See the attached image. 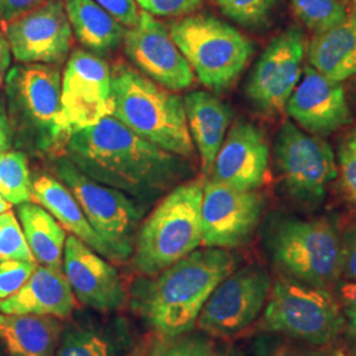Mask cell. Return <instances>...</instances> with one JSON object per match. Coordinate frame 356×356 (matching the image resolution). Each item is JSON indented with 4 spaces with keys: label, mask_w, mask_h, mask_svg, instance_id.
<instances>
[{
    "label": "cell",
    "mask_w": 356,
    "mask_h": 356,
    "mask_svg": "<svg viewBox=\"0 0 356 356\" xmlns=\"http://www.w3.org/2000/svg\"><path fill=\"white\" fill-rule=\"evenodd\" d=\"M67 152L88 177L138 198L166 191L182 170L179 156L145 140L114 116L73 132Z\"/></svg>",
    "instance_id": "1"
},
{
    "label": "cell",
    "mask_w": 356,
    "mask_h": 356,
    "mask_svg": "<svg viewBox=\"0 0 356 356\" xmlns=\"http://www.w3.org/2000/svg\"><path fill=\"white\" fill-rule=\"evenodd\" d=\"M236 264L227 250H195L160 273L136 281L131 288V309L157 337L191 332L211 293Z\"/></svg>",
    "instance_id": "2"
},
{
    "label": "cell",
    "mask_w": 356,
    "mask_h": 356,
    "mask_svg": "<svg viewBox=\"0 0 356 356\" xmlns=\"http://www.w3.org/2000/svg\"><path fill=\"white\" fill-rule=\"evenodd\" d=\"M111 116L145 140L181 157L194 153L185 104L172 91L119 64L111 72Z\"/></svg>",
    "instance_id": "3"
},
{
    "label": "cell",
    "mask_w": 356,
    "mask_h": 356,
    "mask_svg": "<svg viewBox=\"0 0 356 356\" xmlns=\"http://www.w3.org/2000/svg\"><path fill=\"white\" fill-rule=\"evenodd\" d=\"M202 195L201 179L182 184L147 218L132 254V264L140 275L154 276L201 245Z\"/></svg>",
    "instance_id": "4"
},
{
    "label": "cell",
    "mask_w": 356,
    "mask_h": 356,
    "mask_svg": "<svg viewBox=\"0 0 356 356\" xmlns=\"http://www.w3.org/2000/svg\"><path fill=\"white\" fill-rule=\"evenodd\" d=\"M178 49L206 88H229L254 54V44L236 28L210 15H191L169 28Z\"/></svg>",
    "instance_id": "5"
},
{
    "label": "cell",
    "mask_w": 356,
    "mask_h": 356,
    "mask_svg": "<svg viewBox=\"0 0 356 356\" xmlns=\"http://www.w3.org/2000/svg\"><path fill=\"white\" fill-rule=\"evenodd\" d=\"M260 327L322 346L341 335L344 316L327 289L284 276L272 284Z\"/></svg>",
    "instance_id": "6"
},
{
    "label": "cell",
    "mask_w": 356,
    "mask_h": 356,
    "mask_svg": "<svg viewBox=\"0 0 356 356\" xmlns=\"http://www.w3.org/2000/svg\"><path fill=\"white\" fill-rule=\"evenodd\" d=\"M268 244L288 277L325 289L341 277V236L325 219H285L270 231Z\"/></svg>",
    "instance_id": "7"
},
{
    "label": "cell",
    "mask_w": 356,
    "mask_h": 356,
    "mask_svg": "<svg viewBox=\"0 0 356 356\" xmlns=\"http://www.w3.org/2000/svg\"><path fill=\"white\" fill-rule=\"evenodd\" d=\"M56 172L76 197L91 227L113 248L119 263H124L134 254L140 209L126 193L88 177L70 159H60Z\"/></svg>",
    "instance_id": "8"
},
{
    "label": "cell",
    "mask_w": 356,
    "mask_h": 356,
    "mask_svg": "<svg viewBox=\"0 0 356 356\" xmlns=\"http://www.w3.org/2000/svg\"><path fill=\"white\" fill-rule=\"evenodd\" d=\"M275 156L286 191L304 204H319L338 176L330 145L291 122L281 126Z\"/></svg>",
    "instance_id": "9"
},
{
    "label": "cell",
    "mask_w": 356,
    "mask_h": 356,
    "mask_svg": "<svg viewBox=\"0 0 356 356\" xmlns=\"http://www.w3.org/2000/svg\"><path fill=\"white\" fill-rule=\"evenodd\" d=\"M270 288L272 280L264 268L235 269L206 301L195 322L197 327L216 338L238 335L259 318Z\"/></svg>",
    "instance_id": "10"
},
{
    "label": "cell",
    "mask_w": 356,
    "mask_h": 356,
    "mask_svg": "<svg viewBox=\"0 0 356 356\" xmlns=\"http://www.w3.org/2000/svg\"><path fill=\"white\" fill-rule=\"evenodd\" d=\"M113 115L111 69L101 57L76 51L69 58L61 79V135L91 127Z\"/></svg>",
    "instance_id": "11"
},
{
    "label": "cell",
    "mask_w": 356,
    "mask_h": 356,
    "mask_svg": "<svg viewBox=\"0 0 356 356\" xmlns=\"http://www.w3.org/2000/svg\"><path fill=\"white\" fill-rule=\"evenodd\" d=\"M306 42L298 28H288L268 44L248 78L245 94L267 116L280 115L304 73Z\"/></svg>",
    "instance_id": "12"
},
{
    "label": "cell",
    "mask_w": 356,
    "mask_h": 356,
    "mask_svg": "<svg viewBox=\"0 0 356 356\" xmlns=\"http://www.w3.org/2000/svg\"><path fill=\"white\" fill-rule=\"evenodd\" d=\"M264 210V197L257 191H243L204 182L202 243L209 248H236L250 242Z\"/></svg>",
    "instance_id": "13"
},
{
    "label": "cell",
    "mask_w": 356,
    "mask_h": 356,
    "mask_svg": "<svg viewBox=\"0 0 356 356\" xmlns=\"http://www.w3.org/2000/svg\"><path fill=\"white\" fill-rule=\"evenodd\" d=\"M61 74L54 65L28 64L11 70L7 78L13 113L26 128L49 145L60 136Z\"/></svg>",
    "instance_id": "14"
},
{
    "label": "cell",
    "mask_w": 356,
    "mask_h": 356,
    "mask_svg": "<svg viewBox=\"0 0 356 356\" xmlns=\"http://www.w3.org/2000/svg\"><path fill=\"white\" fill-rule=\"evenodd\" d=\"M72 35L64 0H49L6 24L10 49L24 64H63L72 47Z\"/></svg>",
    "instance_id": "15"
},
{
    "label": "cell",
    "mask_w": 356,
    "mask_h": 356,
    "mask_svg": "<svg viewBox=\"0 0 356 356\" xmlns=\"http://www.w3.org/2000/svg\"><path fill=\"white\" fill-rule=\"evenodd\" d=\"M128 58L156 83L169 90L191 88L194 72L178 49L169 29L151 13L143 11L138 24L123 38Z\"/></svg>",
    "instance_id": "16"
},
{
    "label": "cell",
    "mask_w": 356,
    "mask_h": 356,
    "mask_svg": "<svg viewBox=\"0 0 356 356\" xmlns=\"http://www.w3.org/2000/svg\"><path fill=\"white\" fill-rule=\"evenodd\" d=\"M63 270L83 305L98 312H114L126 304L127 292L118 270L74 235L66 238Z\"/></svg>",
    "instance_id": "17"
},
{
    "label": "cell",
    "mask_w": 356,
    "mask_h": 356,
    "mask_svg": "<svg viewBox=\"0 0 356 356\" xmlns=\"http://www.w3.org/2000/svg\"><path fill=\"white\" fill-rule=\"evenodd\" d=\"M285 110L298 127L321 138L353 122L342 82L331 81L312 66H306Z\"/></svg>",
    "instance_id": "18"
},
{
    "label": "cell",
    "mask_w": 356,
    "mask_h": 356,
    "mask_svg": "<svg viewBox=\"0 0 356 356\" xmlns=\"http://www.w3.org/2000/svg\"><path fill=\"white\" fill-rule=\"evenodd\" d=\"M268 166L266 134L254 123L238 120L216 154L210 179L238 191H256L267 179Z\"/></svg>",
    "instance_id": "19"
},
{
    "label": "cell",
    "mask_w": 356,
    "mask_h": 356,
    "mask_svg": "<svg viewBox=\"0 0 356 356\" xmlns=\"http://www.w3.org/2000/svg\"><path fill=\"white\" fill-rule=\"evenodd\" d=\"M76 307V296L64 270L38 264L20 291L0 300V314H38L67 318Z\"/></svg>",
    "instance_id": "20"
},
{
    "label": "cell",
    "mask_w": 356,
    "mask_h": 356,
    "mask_svg": "<svg viewBox=\"0 0 356 356\" xmlns=\"http://www.w3.org/2000/svg\"><path fill=\"white\" fill-rule=\"evenodd\" d=\"M32 195L56 220L79 241L86 243L98 254L119 263L113 248L91 227L76 197L64 184L49 175H38L32 179Z\"/></svg>",
    "instance_id": "21"
},
{
    "label": "cell",
    "mask_w": 356,
    "mask_h": 356,
    "mask_svg": "<svg viewBox=\"0 0 356 356\" xmlns=\"http://www.w3.org/2000/svg\"><path fill=\"white\" fill-rule=\"evenodd\" d=\"M185 113L193 144H195L204 175H210L229 128L232 113L226 103L207 91L185 97Z\"/></svg>",
    "instance_id": "22"
},
{
    "label": "cell",
    "mask_w": 356,
    "mask_h": 356,
    "mask_svg": "<svg viewBox=\"0 0 356 356\" xmlns=\"http://www.w3.org/2000/svg\"><path fill=\"white\" fill-rule=\"evenodd\" d=\"M309 66L335 82L356 76V13L316 33L307 45Z\"/></svg>",
    "instance_id": "23"
},
{
    "label": "cell",
    "mask_w": 356,
    "mask_h": 356,
    "mask_svg": "<svg viewBox=\"0 0 356 356\" xmlns=\"http://www.w3.org/2000/svg\"><path fill=\"white\" fill-rule=\"evenodd\" d=\"M63 325L51 316L0 314V342L8 356H54Z\"/></svg>",
    "instance_id": "24"
},
{
    "label": "cell",
    "mask_w": 356,
    "mask_h": 356,
    "mask_svg": "<svg viewBox=\"0 0 356 356\" xmlns=\"http://www.w3.org/2000/svg\"><path fill=\"white\" fill-rule=\"evenodd\" d=\"M64 6L72 31L85 48L104 53L123 41V24L94 0H64Z\"/></svg>",
    "instance_id": "25"
},
{
    "label": "cell",
    "mask_w": 356,
    "mask_h": 356,
    "mask_svg": "<svg viewBox=\"0 0 356 356\" xmlns=\"http://www.w3.org/2000/svg\"><path fill=\"white\" fill-rule=\"evenodd\" d=\"M17 214L26 243L38 266L63 270L66 231L49 211L38 204H19Z\"/></svg>",
    "instance_id": "26"
},
{
    "label": "cell",
    "mask_w": 356,
    "mask_h": 356,
    "mask_svg": "<svg viewBox=\"0 0 356 356\" xmlns=\"http://www.w3.org/2000/svg\"><path fill=\"white\" fill-rule=\"evenodd\" d=\"M132 339L120 321L66 331L54 356H128Z\"/></svg>",
    "instance_id": "27"
},
{
    "label": "cell",
    "mask_w": 356,
    "mask_h": 356,
    "mask_svg": "<svg viewBox=\"0 0 356 356\" xmlns=\"http://www.w3.org/2000/svg\"><path fill=\"white\" fill-rule=\"evenodd\" d=\"M0 193L11 204H26L33 198L32 178L23 153H0Z\"/></svg>",
    "instance_id": "28"
},
{
    "label": "cell",
    "mask_w": 356,
    "mask_h": 356,
    "mask_svg": "<svg viewBox=\"0 0 356 356\" xmlns=\"http://www.w3.org/2000/svg\"><path fill=\"white\" fill-rule=\"evenodd\" d=\"M298 19L318 33L342 23L350 15L347 0H291Z\"/></svg>",
    "instance_id": "29"
},
{
    "label": "cell",
    "mask_w": 356,
    "mask_h": 356,
    "mask_svg": "<svg viewBox=\"0 0 356 356\" xmlns=\"http://www.w3.org/2000/svg\"><path fill=\"white\" fill-rule=\"evenodd\" d=\"M231 20L247 28L267 26L277 0H211Z\"/></svg>",
    "instance_id": "30"
},
{
    "label": "cell",
    "mask_w": 356,
    "mask_h": 356,
    "mask_svg": "<svg viewBox=\"0 0 356 356\" xmlns=\"http://www.w3.org/2000/svg\"><path fill=\"white\" fill-rule=\"evenodd\" d=\"M214 343L202 335L182 334L173 338L157 337L147 356H214Z\"/></svg>",
    "instance_id": "31"
},
{
    "label": "cell",
    "mask_w": 356,
    "mask_h": 356,
    "mask_svg": "<svg viewBox=\"0 0 356 356\" xmlns=\"http://www.w3.org/2000/svg\"><path fill=\"white\" fill-rule=\"evenodd\" d=\"M6 260L36 261L22 225L10 210L0 214V261Z\"/></svg>",
    "instance_id": "32"
},
{
    "label": "cell",
    "mask_w": 356,
    "mask_h": 356,
    "mask_svg": "<svg viewBox=\"0 0 356 356\" xmlns=\"http://www.w3.org/2000/svg\"><path fill=\"white\" fill-rule=\"evenodd\" d=\"M337 166L344 197L356 207V128L341 143Z\"/></svg>",
    "instance_id": "33"
},
{
    "label": "cell",
    "mask_w": 356,
    "mask_h": 356,
    "mask_svg": "<svg viewBox=\"0 0 356 356\" xmlns=\"http://www.w3.org/2000/svg\"><path fill=\"white\" fill-rule=\"evenodd\" d=\"M36 267V261H0V300L8 298L20 291L26 281L29 280Z\"/></svg>",
    "instance_id": "34"
},
{
    "label": "cell",
    "mask_w": 356,
    "mask_h": 356,
    "mask_svg": "<svg viewBox=\"0 0 356 356\" xmlns=\"http://www.w3.org/2000/svg\"><path fill=\"white\" fill-rule=\"evenodd\" d=\"M145 13L163 17H179L197 11L202 0H135Z\"/></svg>",
    "instance_id": "35"
},
{
    "label": "cell",
    "mask_w": 356,
    "mask_h": 356,
    "mask_svg": "<svg viewBox=\"0 0 356 356\" xmlns=\"http://www.w3.org/2000/svg\"><path fill=\"white\" fill-rule=\"evenodd\" d=\"M123 26H136L140 13L135 0H94Z\"/></svg>",
    "instance_id": "36"
},
{
    "label": "cell",
    "mask_w": 356,
    "mask_h": 356,
    "mask_svg": "<svg viewBox=\"0 0 356 356\" xmlns=\"http://www.w3.org/2000/svg\"><path fill=\"white\" fill-rule=\"evenodd\" d=\"M342 270L341 276L347 281H356V222L346 229L341 238Z\"/></svg>",
    "instance_id": "37"
},
{
    "label": "cell",
    "mask_w": 356,
    "mask_h": 356,
    "mask_svg": "<svg viewBox=\"0 0 356 356\" xmlns=\"http://www.w3.org/2000/svg\"><path fill=\"white\" fill-rule=\"evenodd\" d=\"M49 0H0V22L8 24Z\"/></svg>",
    "instance_id": "38"
},
{
    "label": "cell",
    "mask_w": 356,
    "mask_h": 356,
    "mask_svg": "<svg viewBox=\"0 0 356 356\" xmlns=\"http://www.w3.org/2000/svg\"><path fill=\"white\" fill-rule=\"evenodd\" d=\"M259 356H329L321 350H313L309 347H301L293 343L272 344Z\"/></svg>",
    "instance_id": "39"
},
{
    "label": "cell",
    "mask_w": 356,
    "mask_h": 356,
    "mask_svg": "<svg viewBox=\"0 0 356 356\" xmlns=\"http://www.w3.org/2000/svg\"><path fill=\"white\" fill-rule=\"evenodd\" d=\"M11 126L6 111L0 107V153L7 152L11 148Z\"/></svg>",
    "instance_id": "40"
},
{
    "label": "cell",
    "mask_w": 356,
    "mask_h": 356,
    "mask_svg": "<svg viewBox=\"0 0 356 356\" xmlns=\"http://www.w3.org/2000/svg\"><path fill=\"white\" fill-rule=\"evenodd\" d=\"M339 297L347 307H356V281H347L339 285Z\"/></svg>",
    "instance_id": "41"
},
{
    "label": "cell",
    "mask_w": 356,
    "mask_h": 356,
    "mask_svg": "<svg viewBox=\"0 0 356 356\" xmlns=\"http://www.w3.org/2000/svg\"><path fill=\"white\" fill-rule=\"evenodd\" d=\"M11 63V49L7 38L0 33V70H6Z\"/></svg>",
    "instance_id": "42"
},
{
    "label": "cell",
    "mask_w": 356,
    "mask_h": 356,
    "mask_svg": "<svg viewBox=\"0 0 356 356\" xmlns=\"http://www.w3.org/2000/svg\"><path fill=\"white\" fill-rule=\"evenodd\" d=\"M148 354V346L147 344H139L134 350H131L128 356H147Z\"/></svg>",
    "instance_id": "43"
},
{
    "label": "cell",
    "mask_w": 356,
    "mask_h": 356,
    "mask_svg": "<svg viewBox=\"0 0 356 356\" xmlns=\"http://www.w3.org/2000/svg\"><path fill=\"white\" fill-rule=\"evenodd\" d=\"M346 314H347V318L350 319L351 326L356 329V307H347Z\"/></svg>",
    "instance_id": "44"
},
{
    "label": "cell",
    "mask_w": 356,
    "mask_h": 356,
    "mask_svg": "<svg viewBox=\"0 0 356 356\" xmlns=\"http://www.w3.org/2000/svg\"><path fill=\"white\" fill-rule=\"evenodd\" d=\"M214 356H243L238 350L235 348H229V350H225V351H216L214 353Z\"/></svg>",
    "instance_id": "45"
},
{
    "label": "cell",
    "mask_w": 356,
    "mask_h": 356,
    "mask_svg": "<svg viewBox=\"0 0 356 356\" xmlns=\"http://www.w3.org/2000/svg\"><path fill=\"white\" fill-rule=\"evenodd\" d=\"M10 209H11V204L0 193V214L4 213V211H8Z\"/></svg>",
    "instance_id": "46"
},
{
    "label": "cell",
    "mask_w": 356,
    "mask_h": 356,
    "mask_svg": "<svg viewBox=\"0 0 356 356\" xmlns=\"http://www.w3.org/2000/svg\"><path fill=\"white\" fill-rule=\"evenodd\" d=\"M353 78H354V94L356 95V76Z\"/></svg>",
    "instance_id": "47"
},
{
    "label": "cell",
    "mask_w": 356,
    "mask_h": 356,
    "mask_svg": "<svg viewBox=\"0 0 356 356\" xmlns=\"http://www.w3.org/2000/svg\"><path fill=\"white\" fill-rule=\"evenodd\" d=\"M353 1H354V4L356 6V0H353Z\"/></svg>",
    "instance_id": "48"
}]
</instances>
